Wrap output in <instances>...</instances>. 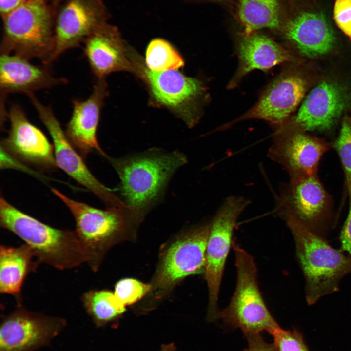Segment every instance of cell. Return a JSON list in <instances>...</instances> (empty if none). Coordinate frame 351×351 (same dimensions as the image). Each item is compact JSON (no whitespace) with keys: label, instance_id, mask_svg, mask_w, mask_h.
Returning <instances> with one entry per match:
<instances>
[{"label":"cell","instance_id":"6da1fadb","mask_svg":"<svg viewBox=\"0 0 351 351\" xmlns=\"http://www.w3.org/2000/svg\"><path fill=\"white\" fill-rule=\"evenodd\" d=\"M107 158L119 177L124 203L142 218L159 201L174 173L187 162L179 151L156 149L133 156Z\"/></svg>","mask_w":351,"mask_h":351},{"label":"cell","instance_id":"7a4b0ae2","mask_svg":"<svg viewBox=\"0 0 351 351\" xmlns=\"http://www.w3.org/2000/svg\"><path fill=\"white\" fill-rule=\"evenodd\" d=\"M0 226L22 239L39 264L59 270L87 263L83 246L75 231L53 227L0 198Z\"/></svg>","mask_w":351,"mask_h":351},{"label":"cell","instance_id":"3957f363","mask_svg":"<svg viewBox=\"0 0 351 351\" xmlns=\"http://www.w3.org/2000/svg\"><path fill=\"white\" fill-rule=\"evenodd\" d=\"M293 237L297 259L305 279L308 304L337 292L343 277L351 273V257L346 256L292 217L283 219Z\"/></svg>","mask_w":351,"mask_h":351},{"label":"cell","instance_id":"277c9868","mask_svg":"<svg viewBox=\"0 0 351 351\" xmlns=\"http://www.w3.org/2000/svg\"><path fill=\"white\" fill-rule=\"evenodd\" d=\"M51 191L72 214L75 231L84 249L87 263L93 271L98 270L108 250L133 232L142 219L129 207L97 209L73 200L55 188Z\"/></svg>","mask_w":351,"mask_h":351},{"label":"cell","instance_id":"5b68a950","mask_svg":"<svg viewBox=\"0 0 351 351\" xmlns=\"http://www.w3.org/2000/svg\"><path fill=\"white\" fill-rule=\"evenodd\" d=\"M55 10L47 0H27L2 18L0 54L51 63L55 45Z\"/></svg>","mask_w":351,"mask_h":351},{"label":"cell","instance_id":"8992f818","mask_svg":"<svg viewBox=\"0 0 351 351\" xmlns=\"http://www.w3.org/2000/svg\"><path fill=\"white\" fill-rule=\"evenodd\" d=\"M232 246L237 272L236 288L229 305L217 319L245 334L266 332L272 334L280 327L269 311L259 290L254 258L235 241Z\"/></svg>","mask_w":351,"mask_h":351},{"label":"cell","instance_id":"52a82bcc","mask_svg":"<svg viewBox=\"0 0 351 351\" xmlns=\"http://www.w3.org/2000/svg\"><path fill=\"white\" fill-rule=\"evenodd\" d=\"M275 207L282 218L292 217L323 237L331 226L332 198L317 174L282 183Z\"/></svg>","mask_w":351,"mask_h":351},{"label":"cell","instance_id":"ba28073f","mask_svg":"<svg viewBox=\"0 0 351 351\" xmlns=\"http://www.w3.org/2000/svg\"><path fill=\"white\" fill-rule=\"evenodd\" d=\"M250 204V200L243 196H229L224 200L210 222L204 273L209 292L207 319L210 322L217 319L220 287L234 229Z\"/></svg>","mask_w":351,"mask_h":351},{"label":"cell","instance_id":"9c48e42d","mask_svg":"<svg viewBox=\"0 0 351 351\" xmlns=\"http://www.w3.org/2000/svg\"><path fill=\"white\" fill-rule=\"evenodd\" d=\"M210 223L195 227L179 236L160 259L151 290L159 296L185 277L204 273Z\"/></svg>","mask_w":351,"mask_h":351},{"label":"cell","instance_id":"30bf717a","mask_svg":"<svg viewBox=\"0 0 351 351\" xmlns=\"http://www.w3.org/2000/svg\"><path fill=\"white\" fill-rule=\"evenodd\" d=\"M27 96L52 137L57 166L96 195L107 208L126 207L112 190L103 185L92 174L81 156L68 140L51 108L42 104L34 93Z\"/></svg>","mask_w":351,"mask_h":351},{"label":"cell","instance_id":"8fae6325","mask_svg":"<svg viewBox=\"0 0 351 351\" xmlns=\"http://www.w3.org/2000/svg\"><path fill=\"white\" fill-rule=\"evenodd\" d=\"M293 122L278 127L267 156L280 165L290 178L317 174L321 158L331 147L325 140L312 136Z\"/></svg>","mask_w":351,"mask_h":351},{"label":"cell","instance_id":"7c38bea8","mask_svg":"<svg viewBox=\"0 0 351 351\" xmlns=\"http://www.w3.org/2000/svg\"><path fill=\"white\" fill-rule=\"evenodd\" d=\"M54 10L55 45L51 63L83 43L109 18L103 0H63Z\"/></svg>","mask_w":351,"mask_h":351},{"label":"cell","instance_id":"4fadbf2b","mask_svg":"<svg viewBox=\"0 0 351 351\" xmlns=\"http://www.w3.org/2000/svg\"><path fill=\"white\" fill-rule=\"evenodd\" d=\"M66 321L29 311L21 304L4 316L0 327V351H35L48 345Z\"/></svg>","mask_w":351,"mask_h":351},{"label":"cell","instance_id":"5bb4252c","mask_svg":"<svg viewBox=\"0 0 351 351\" xmlns=\"http://www.w3.org/2000/svg\"><path fill=\"white\" fill-rule=\"evenodd\" d=\"M10 130L1 149L9 156L43 170L54 169L56 164L53 145L44 133L28 119L21 107L10 106L8 113Z\"/></svg>","mask_w":351,"mask_h":351},{"label":"cell","instance_id":"9a60e30c","mask_svg":"<svg viewBox=\"0 0 351 351\" xmlns=\"http://www.w3.org/2000/svg\"><path fill=\"white\" fill-rule=\"evenodd\" d=\"M306 87V81L299 75H280L268 87L256 104L234 122L259 119L279 127L302 100Z\"/></svg>","mask_w":351,"mask_h":351},{"label":"cell","instance_id":"2e32d148","mask_svg":"<svg viewBox=\"0 0 351 351\" xmlns=\"http://www.w3.org/2000/svg\"><path fill=\"white\" fill-rule=\"evenodd\" d=\"M143 71L156 100L178 112L188 125H194L197 117L192 108L202 95L201 82L175 70L156 72L145 68Z\"/></svg>","mask_w":351,"mask_h":351},{"label":"cell","instance_id":"e0dca14e","mask_svg":"<svg viewBox=\"0 0 351 351\" xmlns=\"http://www.w3.org/2000/svg\"><path fill=\"white\" fill-rule=\"evenodd\" d=\"M348 101V93L342 87L323 81L305 97L293 122L305 131L327 130L335 124Z\"/></svg>","mask_w":351,"mask_h":351},{"label":"cell","instance_id":"ac0fdd59","mask_svg":"<svg viewBox=\"0 0 351 351\" xmlns=\"http://www.w3.org/2000/svg\"><path fill=\"white\" fill-rule=\"evenodd\" d=\"M107 94L103 78H99L88 98L75 99L73 102L72 114L65 133L72 145L84 158L94 150L106 157L108 156L97 138L100 111Z\"/></svg>","mask_w":351,"mask_h":351},{"label":"cell","instance_id":"d6986e66","mask_svg":"<svg viewBox=\"0 0 351 351\" xmlns=\"http://www.w3.org/2000/svg\"><path fill=\"white\" fill-rule=\"evenodd\" d=\"M284 36L304 56L316 58L333 47L336 38L325 15L315 10L298 13L282 27Z\"/></svg>","mask_w":351,"mask_h":351},{"label":"cell","instance_id":"ffe728a7","mask_svg":"<svg viewBox=\"0 0 351 351\" xmlns=\"http://www.w3.org/2000/svg\"><path fill=\"white\" fill-rule=\"evenodd\" d=\"M0 54V87L3 100L7 94L27 95L66 82L64 78L54 77L48 65H34L29 59L15 54Z\"/></svg>","mask_w":351,"mask_h":351},{"label":"cell","instance_id":"44dd1931","mask_svg":"<svg viewBox=\"0 0 351 351\" xmlns=\"http://www.w3.org/2000/svg\"><path fill=\"white\" fill-rule=\"evenodd\" d=\"M83 43L85 55L98 79L114 72L131 69L124 42L114 25L106 23Z\"/></svg>","mask_w":351,"mask_h":351},{"label":"cell","instance_id":"7402d4cb","mask_svg":"<svg viewBox=\"0 0 351 351\" xmlns=\"http://www.w3.org/2000/svg\"><path fill=\"white\" fill-rule=\"evenodd\" d=\"M239 65L230 87L252 70H265L290 61L291 56L283 47L270 38L256 32L244 35L237 46Z\"/></svg>","mask_w":351,"mask_h":351},{"label":"cell","instance_id":"603a6c76","mask_svg":"<svg viewBox=\"0 0 351 351\" xmlns=\"http://www.w3.org/2000/svg\"><path fill=\"white\" fill-rule=\"evenodd\" d=\"M39 263L31 248L24 243L18 247L0 246V292L22 303L21 290L28 274Z\"/></svg>","mask_w":351,"mask_h":351},{"label":"cell","instance_id":"cb8c5ba5","mask_svg":"<svg viewBox=\"0 0 351 351\" xmlns=\"http://www.w3.org/2000/svg\"><path fill=\"white\" fill-rule=\"evenodd\" d=\"M236 14L244 35L283 25L279 0H237Z\"/></svg>","mask_w":351,"mask_h":351},{"label":"cell","instance_id":"d4e9b609","mask_svg":"<svg viewBox=\"0 0 351 351\" xmlns=\"http://www.w3.org/2000/svg\"><path fill=\"white\" fill-rule=\"evenodd\" d=\"M82 302L86 311L98 327L116 320L126 309L114 293L107 290L89 291L83 294Z\"/></svg>","mask_w":351,"mask_h":351},{"label":"cell","instance_id":"484cf974","mask_svg":"<svg viewBox=\"0 0 351 351\" xmlns=\"http://www.w3.org/2000/svg\"><path fill=\"white\" fill-rule=\"evenodd\" d=\"M146 63L151 70L162 72L178 69L184 65V61L169 42L161 39H156L147 48Z\"/></svg>","mask_w":351,"mask_h":351},{"label":"cell","instance_id":"4316f807","mask_svg":"<svg viewBox=\"0 0 351 351\" xmlns=\"http://www.w3.org/2000/svg\"><path fill=\"white\" fill-rule=\"evenodd\" d=\"M333 147L340 159L344 171L349 198H351V117H345Z\"/></svg>","mask_w":351,"mask_h":351},{"label":"cell","instance_id":"83f0119b","mask_svg":"<svg viewBox=\"0 0 351 351\" xmlns=\"http://www.w3.org/2000/svg\"><path fill=\"white\" fill-rule=\"evenodd\" d=\"M150 290V285L135 279L125 278L117 283L114 293L118 301L126 307L138 301Z\"/></svg>","mask_w":351,"mask_h":351},{"label":"cell","instance_id":"f1b7e54d","mask_svg":"<svg viewBox=\"0 0 351 351\" xmlns=\"http://www.w3.org/2000/svg\"><path fill=\"white\" fill-rule=\"evenodd\" d=\"M271 335L276 351H309L302 336L296 330L287 331L280 327Z\"/></svg>","mask_w":351,"mask_h":351},{"label":"cell","instance_id":"f546056e","mask_svg":"<svg viewBox=\"0 0 351 351\" xmlns=\"http://www.w3.org/2000/svg\"><path fill=\"white\" fill-rule=\"evenodd\" d=\"M333 18L338 28L351 39V0H335Z\"/></svg>","mask_w":351,"mask_h":351},{"label":"cell","instance_id":"4dcf8cb0","mask_svg":"<svg viewBox=\"0 0 351 351\" xmlns=\"http://www.w3.org/2000/svg\"><path fill=\"white\" fill-rule=\"evenodd\" d=\"M245 336L248 343L245 351H276L273 344L267 342L261 333H249Z\"/></svg>","mask_w":351,"mask_h":351},{"label":"cell","instance_id":"1f68e13d","mask_svg":"<svg viewBox=\"0 0 351 351\" xmlns=\"http://www.w3.org/2000/svg\"><path fill=\"white\" fill-rule=\"evenodd\" d=\"M349 213L341 232L340 240L342 251L351 257V198H349Z\"/></svg>","mask_w":351,"mask_h":351},{"label":"cell","instance_id":"d6a6232c","mask_svg":"<svg viewBox=\"0 0 351 351\" xmlns=\"http://www.w3.org/2000/svg\"><path fill=\"white\" fill-rule=\"evenodd\" d=\"M27 0H0L1 18Z\"/></svg>","mask_w":351,"mask_h":351},{"label":"cell","instance_id":"836d02e7","mask_svg":"<svg viewBox=\"0 0 351 351\" xmlns=\"http://www.w3.org/2000/svg\"><path fill=\"white\" fill-rule=\"evenodd\" d=\"M159 351H179L176 345L173 343L164 344L161 345Z\"/></svg>","mask_w":351,"mask_h":351},{"label":"cell","instance_id":"e575fe53","mask_svg":"<svg viewBox=\"0 0 351 351\" xmlns=\"http://www.w3.org/2000/svg\"><path fill=\"white\" fill-rule=\"evenodd\" d=\"M54 8L56 7L63 0H47Z\"/></svg>","mask_w":351,"mask_h":351},{"label":"cell","instance_id":"d590c367","mask_svg":"<svg viewBox=\"0 0 351 351\" xmlns=\"http://www.w3.org/2000/svg\"><path fill=\"white\" fill-rule=\"evenodd\" d=\"M205 0V1H216V2H223V1H226V0Z\"/></svg>","mask_w":351,"mask_h":351}]
</instances>
